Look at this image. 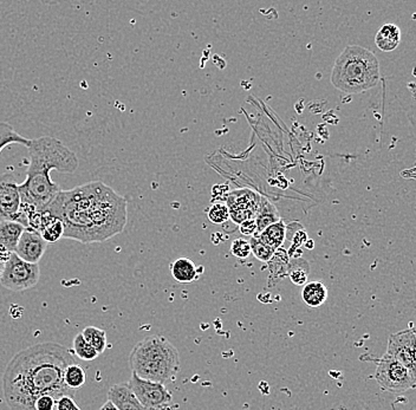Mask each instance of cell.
Returning <instances> with one entry per match:
<instances>
[{
  "instance_id": "obj_33",
  "label": "cell",
  "mask_w": 416,
  "mask_h": 410,
  "mask_svg": "<svg viewBox=\"0 0 416 410\" xmlns=\"http://www.w3.org/2000/svg\"><path fill=\"white\" fill-rule=\"evenodd\" d=\"M100 410H117L116 406H114L113 403L110 402V401H107V402L103 404V406L100 408Z\"/></svg>"
},
{
  "instance_id": "obj_32",
  "label": "cell",
  "mask_w": 416,
  "mask_h": 410,
  "mask_svg": "<svg viewBox=\"0 0 416 410\" xmlns=\"http://www.w3.org/2000/svg\"><path fill=\"white\" fill-rule=\"evenodd\" d=\"M10 256H11V252H8L4 247L0 246V275L3 272L5 264H6V261L8 260Z\"/></svg>"
},
{
  "instance_id": "obj_20",
  "label": "cell",
  "mask_w": 416,
  "mask_h": 410,
  "mask_svg": "<svg viewBox=\"0 0 416 410\" xmlns=\"http://www.w3.org/2000/svg\"><path fill=\"white\" fill-rule=\"evenodd\" d=\"M170 273L177 283L189 284L198 278L194 263L187 258H180L170 265Z\"/></svg>"
},
{
  "instance_id": "obj_10",
  "label": "cell",
  "mask_w": 416,
  "mask_h": 410,
  "mask_svg": "<svg viewBox=\"0 0 416 410\" xmlns=\"http://www.w3.org/2000/svg\"><path fill=\"white\" fill-rule=\"evenodd\" d=\"M262 197L251 190H236L227 195V209L229 219L240 225L244 221L255 219Z\"/></svg>"
},
{
  "instance_id": "obj_30",
  "label": "cell",
  "mask_w": 416,
  "mask_h": 410,
  "mask_svg": "<svg viewBox=\"0 0 416 410\" xmlns=\"http://www.w3.org/2000/svg\"><path fill=\"white\" fill-rule=\"evenodd\" d=\"M56 410H81L72 396H62L56 401Z\"/></svg>"
},
{
  "instance_id": "obj_5",
  "label": "cell",
  "mask_w": 416,
  "mask_h": 410,
  "mask_svg": "<svg viewBox=\"0 0 416 410\" xmlns=\"http://www.w3.org/2000/svg\"><path fill=\"white\" fill-rule=\"evenodd\" d=\"M380 63L370 50L351 45L338 56L331 72V83L343 93H360L377 86Z\"/></svg>"
},
{
  "instance_id": "obj_11",
  "label": "cell",
  "mask_w": 416,
  "mask_h": 410,
  "mask_svg": "<svg viewBox=\"0 0 416 410\" xmlns=\"http://www.w3.org/2000/svg\"><path fill=\"white\" fill-rule=\"evenodd\" d=\"M18 183L12 173L0 174V221H17L22 209Z\"/></svg>"
},
{
  "instance_id": "obj_12",
  "label": "cell",
  "mask_w": 416,
  "mask_h": 410,
  "mask_svg": "<svg viewBox=\"0 0 416 410\" xmlns=\"http://www.w3.org/2000/svg\"><path fill=\"white\" fill-rule=\"evenodd\" d=\"M46 249L48 244L37 231L25 228L13 253L17 254L22 260L30 264H38L46 254Z\"/></svg>"
},
{
  "instance_id": "obj_22",
  "label": "cell",
  "mask_w": 416,
  "mask_h": 410,
  "mask_svg": "<svg viewBox=\"0 0 416 410\" xmlns=\"http://www.w3.org/2000/svg\"><path fill=\"white\" fill-rule=\"evenodd\" d=\"M31 140L24 138L22 135L15 131L11 124L6 122H0V153L8 145H22V146H30Z\"/></svg>"
},
{
  "instance_id": "obj_4",
  "label": "cell",
  "mask_w": 416,
  "mask_h": 410,
  "mask_svg": "<svg viewBox=\"0 0 416 410\" xmlns=\"http://www.w3.org/2000/svg\"><path fill=\"white\" fill-rule=\"evenodd\" d=\"M133 373L143 380L166 384L180 370V356L166 337L150 335L140 340L129 355Z\"/></svg>"
},
{
  "instance_id": "obj_23",
  "label": "cell",
  "mask_w": 416,
  "mask_h": 410,
  "mask_svg": "<svg viewBox=\"0 0 416 410\" xmlns=\"http://www.w3.org/2000/svg\"><path fill=\"white\" fill-rule=\"evenodd\" d=\"M83 338L86 340V343L94 348L98 354L105 352L108 347V340H107V332L102 329L96 326H86L82 332Z\"/></svg>"
},
{
  "instance_id": "obj_19",
  "label": "cell",
  "mask_w": 416,
  "mask_h": 410,
  "mask_svg": "<svg viewBox=\"0 0 416 410\" xmlns=\"http://www.w3.org/2000/svg\"><path fill=\"white\" fill-rule=\"evenodd\" d=\"M257 238L271 247L272 250L277 251L281 249L286 238V226L283 221H278L276 224L270 225L264 231L260 232Z\"/></svg>"
},
{
  "instance_id": "obj_21",
  "label": "cell",
  "mask_w": 416,
  "mask_h": 410,
  "mask_svg": "<svg viewBox=\"0 0 416 410\" xmlns=\"http://www.w3.org/2000/svg\"><path fill=\"white\" fill-rule=\"evenodd\" d=\"M63 380L69 389H72V392H77L86 384V370L77 363H72L64 370Z\"/></svg>"
},
{
  "instance_id": "obj_15",
  "label": "cell",
  "mask_w": 416,
  "mask_h": 410,
  "mask_svg": "<svg viewBox=\"0 0 416 410\" xmlns=\"http://www.w3.org/2000/svg\"><path fill=\"white\" fill-rule=\"evenodd\" d=\"M24 230L23 225L17 221H0V246L13 253Z\"/></svg>"
},
{
  "instance_id": "obj_29",
  "label": "cell",
  "mask_w": 416,
  "mask_h": 410,
  "mask_svg": "<svg viewBox=\"0 0 416 410\" xmlns=\"http://www.w3.org/2000/svg\"><path fill=\"white\" fill-rule=\"evenodd\" d=\"M57 399L51 395H43L34 402V410H56Z\"/></svg>"
},
{
  "instance_id": "obj_18",
  "label": "cell",
  "mask_w": 416,
  "mask_h": 410,
  "mask_svg": "<svg viewBox=\"0 0 416 410\" xmlns=\"http://www.w3.org/2000/svg\"><path fill=\"white\" fill-rule=\"evenodd\" d=\"M328 289L323 282H309L303 286L302 291V299L307 305L310 308H319L322 306L328 299Z\"/></svg>"
},
{
  "instance_id": "obj_28",
  "label": "cell",
  "mask_w": 416,
  "mask_h": 410,
  "mask_svg": "<svg viewBox=\"0 0 416 410\" xmlns=\"http://www.w3.org/2000/svg\"><path fill=\"white\" fill-rule=\"evenodd\" d=\"M231 253L234 257L240 258V259H245V258L250 257L251 254V246L246 239L239 238L233 240L232 245H231Z\"/></svg>"
},
{
  "instance_id": "obj_27",
  "label": "cell",
  "mask_w": 416,
  "mask_h": 410,
  "mask_svg": "<svg viewBox=\"0 0 416 410\" xmlns=\"http://www.w3.org/2000/svg\"><path fill=\"white\" fill-rule=\"evenodd\" d=\"M207 216H208V220L212 221L213 224H225L226 221L229 219V209L225 204L217 202L208 209Z\"/></svg>"
},
{
  "instance_id": "obj_31",
  "label": "cell",
  "mask_w": 416,
  "mask_h": 410,
  "mask_svg": "<svg viewBox=\"0 0 416 410\" xmlns=\"http://www.w3.org/2000/svg\"><path fill=\"white\" fill-rule=\"evenodd\" d=\"M239 231L241 234L255 235L257 233V225L255 219L244 221L239 225Z\"/></svg>"
},
{
  "instance_id": "obj_14",
  "label": "cell",
  "mask_w": 416,
  "mask_h": 410,
  "mask_svg": "<svg viewBox=\"0 0 416 410\" xmlns=\"http://www.w3.org/2000/svg\"><path fill=\"white\" fill-rule=\"evenodd\" d=\"M37 232L46 244L57 243L63 238L64 226L56 216L50 214L48 211H41Z\"/></svg>"
},
{
  "instance_id": "obj_2",
  "label": "cell",
  "mask_w": 416,
  "mask_h": 410,
  "mask_svg": "<svg viewBox=\"0 0 416 410\" xmlns=\"http://www.w3.org/2000/svg\"><path fill=\"white\" fill-rule=\"evenodd\" d=\"M72 363L67 348L53 342L39 343L13 356L3 376L4 399L11 410H34V402L43 395L58 399L75 396L63 380L64 370Z\"/></svg>"
},
{
  "instance_id": "obj_8",
  "label": "cell",
  "mask_w": 416,
  "mask_h": 410,
  "mask_svg": "<svg viewBox=\"0 0 416 410\" xmlns=\"http://www.w3.org/2000/svg\"><path fill=\"white\" fill-rule=\"evenodd\" d=\"M128 384L140 403L147 410L165 409L172 402V392L166 388L165 384L143 380L135 373H131V378Z\"/></svg>"
},
{
  "instance_id": "obj_24",
  "label": "cell",
  "mask_w": 416,
  "mask_h": 410,
  "mask_svg": "<svg viewBox=\"0 0 416 410\" xmlns=\"http://www.w3.org/2000/svg\"><path fill=\"white\" fill-rule=\"evenodd\" d=\"M288 275H289L291 282H293L295 285H297V286L305 285V284L308 283V263L303 260L302 258H296V259H293V264L289 265Z\"/></svg>"
},
{
  "instance_id": "obj_26",
  "label": "cell",
  "mask_w": 416,
  "mask_h": 410,
  "mask_svg": "<svg viewBox=\"0 0 416 410\" xmlns=\"http://www.w3.org/2000/svg\"><path fill=\"white\" fill-rule=\"evenodd\" d=\"M248 243L251 246V253H253L258 260L262 261V263H269L274 258L276 251L262 243L257 237H252Z\"/></svg>"
},
{
  "instance_id": "obj_25",
  "label": "cell",
  "mask_w": 416,
  "mask_h": 410,
  "mask_svg": "<svg viewBox=\"0 0 416 410\" xmlns=\"http://www.w3.org/2000/svg\"><path fill=\"white\" fill-rule=\"evenodd\" d=\"M72 348H74V352H75L76 356L79 359H83V361H94L100 356V354L95 350L94 348L86 343L81 332L74 338Z\"/></svg>"
},
{
  "instance_id": "obj_17",
  "label": "cell",
  "mask_w": 416,
  "mask_h": 410,
  "mask_svg": "<svg viewBox=\"0 0 416 410\" xmlns=\"http://www.w3.org/2000/svg\"><path fill=\"white\" fill-rule=\"evenodd\" d=\"M255 225H257V233L253 237L264 231L265 228L269 227L270 225L276 224L278 221H281V216L278 213V209L274 204H271L267 199H260V204H259V209L255 214Z\"/></svg>"
},
{
  "instance_id": "obj_6",
  "label": "cell",
  "mask_w": 416,
  "mask_h": 410,
  "mask_svg": "<svg viewBox=\"0 0 416 410\" xmlns=\"http://www.w3.org/2000/svg\"><path fill=\"white\" fill-rule=\"evenodd\" d=\"M371 358V361L376 363V382L383 390L398 394L412 390L415 387L416 376L412 375L400 362L387 354L381 358Z\"/></svg>"
},
{
  "instance_id": "obj_3",
  "label": "cell",
  "mask_w": 416,
  "mask_h": 410,
  "mask_svg": "<svg viewBox=\"0 0 416 410\" xmlns=\"http://www.w3.org/2000/svg\"><path fill=\"white\" fill-rule=\"evenodd\" d=\"M29 150L30 164L27 167V180L19 185V194L23 205L34 207L36 211H46L60 188L50 178L51 171L74 174L79 169V160L63 142L51 136L31 140Z\"/></svg>"
},
{
  "instance_id": "obj_16",
  "label": "cell",
  "mask_w": 416,
  "mask_h": 410,
  "mask_svg": "<svg viewBox=\"0 0 416 410\" xmlns=\"http://www.w3.org/2000/svg\"><path fill=\"white\" fill-rule=\"evenodd\" d=\"M375 43L381 51L390 53L401 43V30L394 24H386L376 34Z\"/></svg>"
},
{
  "instance_id": "obj_1",
  "label": "cell",
  "mask_w": 416,
  "mask_h": 410,
  "mask_svg": "<svg viewBox=\"0 0 416 410\" xmlns=\"http://www.w3.org/2000/svg\"><path fill=\"white\" fill-rule=\"evenodd\" d=\"M128 201L102 181H90L74 190H60L46 209L64 226V239L84 245L105 243L123 232Z\"/></svg>"
},
{
  "instance_id": "obj_9",
  "label": "cell",
  "mask_w": 416,
  "mask_h": 410,
  "mask_svg": "<svg viewBox=\"0 0 416 410\" xmlns=\"http://www.w3.org/2000/svg\"><path fill=\"white\" fill-rule=\"evenodd\" d=\"M416 335L414 329H407L390 335L386 354L400 362L416 376Z\"/></svg>"
},
{
  "instance_id": "obj_7",
  "label": "cell",
  "mask_w": 416,
  "mask_h": 410,
  "mask_svg": "<svg viewBox=\"0 0 416 410\" xmlns=\"http://www.w3.org/2000/svg\"><path fill=\"white\" fill-rule=\"evenodd\" d=\"M41 278L39 265L22 260L15 253H11L0 275L1 286L10 291L24 292L37 285Z\"/></svg>"
},
{
  "instance_id": "obj_13",
  "label": "cell",
  "mask_w": 416,
  "mask_h": 410,
  "mask_svg": "<svg viewBox=\"0 0 416 410\" xmlns=\"http://www.w3.org/2000/svg\"><path fill=\"white\" fill-rule=\"evenodd\" d=\"M108 401L113 403L117 410H147L134 395L128 382L110 387L108 390Z\"/></svg>"
}]
</instances>
